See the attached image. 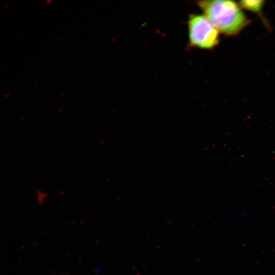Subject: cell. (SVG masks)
Masks as SVG:
<instances>
[{
	"instance_id": "6da1fadb",
	"label": "cell",
	"mask_w": 275,
	"mask_h": 275,
	"mask_svg": "<svg viewBox=\"0 0 275 275\" xmlns=\"http://www.w3.org/2000/svg\"><path fill=\"white\" fill-rule=\"evenodd\" d=\"M197 5L219 32L226 36H237L251 22L234 1H201Z\"/></svg>"
},
{
	"instance_id": "3957f363",
	"label": "cell",
	"mask_w": 275,
	"mask_h": 275,
	"mask_svg": "<svg viewBox=\"0 0 275 275\" xmlns=\"http://www.w3.org/2000/svg\"><path fill=\"white\" fill-rule=\"evenodd\" d=\"M265 1L263 0H244L239 1L238 4L242 9L261 15V12Z\"/></svg>"
},
{
	"instance_id": "7a4b0ae2",
	"label": "cell",
	"mask_w": 275,
	"mask_h": 275,
	"mask_svg": "<svg viewBox=\"0 0 275 275\" xmlns=\"http://www.w3.org/2000/svg\"><path fill=\"white\" fill-rule=\"evenodd\" d=\"M188 29L189 42L193 47L211 49L219 42L220 32L204 15H190Z\"/></svg>"
},
{
	"instance_id": "5b68a950",
	"label": "cell",
	"mask_w": 275,
	"mask_h": 275,
	"mask_svg": "<svg viewBox=\"0 0 275 275\" xmlns=\"http://www.w3.org/2000/svg\"><path fill=\"white\" fill-rule=\"evenodd\" d=\"M37 81H36L34 84V86H36V85L37 84Z\"/></svg>"
},
{
	"instance_id": "277c9868",
	"label": "cell",
	"mask_w": 275,
	"mask_h": 275,
	"mask_svg": "<svg viewBox=\"0 0 275 275\" xmlns=\"http://www.w3.org/2000/svg\"><path fill=\"white\" fill-rule=\"evenodd\" d=\"M63 36V35L60 36L58 38V39H61Z\"/></svg>"
}]
</instances>
